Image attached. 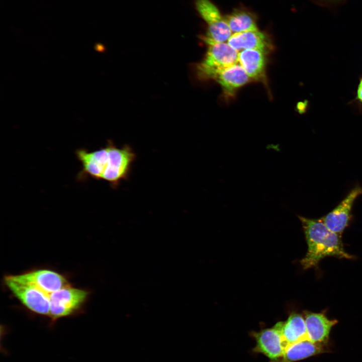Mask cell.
Segmentation results:
<instances>
[{
  "mask_svg": "<svg viewBox=\"0 0 362 362\" xmlns=\"http://www.w3.org/2000/svg\"><path fill=\"white\" fill-rule=\"evenodd\" d=\"M265 54L256 49H245L239 52V63L250 78L259 79L263 77Z\"/></svg>",
  "mask_w": 362,
  "mask_h": 362,
  "instance_id": "15",
  "label": "cell"
},
{
  "mask_svg": "<svg viewBox=\"0 0 362 362\" xmlns=\"http://www.w3.org/2000/svg\"><path fill=\"white\" fill-rule=\"evenodd\" d=\"M256 341L253 351L261 353L271 362H278L283 356L286 345L282 336L280 323L272 328L252 333Z\"/></svg>",
  "mask_w": 362,
  "mask_h": 362,
  "instance_id": "9",
  "label": "cell"
},
{
  "mask_svg": "<svg viewBox=\"0 0 362 362\" xmlns=\"http://www.w3.org/2000/svg\"><path fill=\"white\" fill-rule=\"evenodd\" d=\"M5 283L27 309L34 313L49 316L50 302L48 294L34 286L16 281L9 276L5 278Z\"/></svg>",
  "mask_w": 362,
  "mask_h": 362,
  "instance_id": "5",
  "label": "cell"
},
{
  "mask_svg": "<svg viewBox=\"0 0 362 362\" xmlns=\"http://www.w3.org/2000/svg\"><path fill=\"white\" fill-rule=\"evenodd\" d=\"M224 18L233 34L258 30L253 17L245 11L238 10Z\"/></svg>",
  "mask_w": 362,
  "mask_h": 362,
  "instance_id": "16",
  "label": "cell"
},
{
  "mask_svg": "<svg viewBox=\"0 0 362 362\" xmlns=\"http://www.w3.org/2000/svg\"><path fill=\"white\" fill-rule=\"evenodd\" d=\"M88 292L70 286L53 292L49 295V317L52 323L58 319L76 314L84 304Z\"/></svg>",
  "mask_w": 362,
  "mask_h": 362,
  "instance_id": "3",
  "label": "cell"
},
{
  "mask_svg": "<svg viewBox=\"0 0 362 362\" xmlns=\"http://www.w3.org/2000/svg\"><path fill=\"white\" fill-rule=\"evenodd\" d=\"M361 82H362V80H361Z\"/></svg>",
  "mask_w": 362,
  "mask_h": 362,
  "instance_id": "18",
  "label": "cell"
},
{
  "mask_svg": "<svg viewBox=\"0 0 362 362\" xmlns=\"http://www.w3.org/2000/svg\"><path fill=\"white\" fill-rule=\"evenodd\" d=\"M203 61L197 66V73L202 79L209 72L239 63V52L226 42H211Z\"/></svg>",
  "mask_w": 362,
  "mask_h": 362,
  "instance_id": "6",
  "label": "cell"
},
{
  "mask_svg": "<svg viewBox=\"0 0 362 362\" xmlns=\"http://www.w3.org/2000/svg\"><path fill=\"white\" fill-rule=\"evenodd\" d=\"M77 159L81 164L78 178L89 177L108 182L113 188H117L122 180H127L136 154L128 145L118 147L109 140L106 146L89 151L86 149L75 151Z\"/></svg>",
  "mask_w": 362,
  "mask_h": 362,
  "instance_id": "1",
  "label": "cell"
},
{
  "mask_svg": "<svg viewBox=\"0 0 362 362\" xmlns=\"http://www.w3.org/2000/svg\"><path fill=\"white\" fill-rule=\"evenodd\" d=\"M203 79L216 80L225 93L231 94L236 88L247 83L250 78L239 63H237L228 67L212 70L205 75Z\"/></svg>",
  "mask_w": 362,
  "mask_h": 362,
  "instance_id": "10",
  "label": "cell"
},
{
  "mask_svg": "<svg viewBox=\"0 0 362 362\" xmlns=\"http://www.w3.org/2000/svg\"><path fill=\"white\" fill-rule=\"evenodd\" d=\"M304 319L309 339L312 341L326 345L332 328L337 323L322 313L304 312Z\"/></svg>",
  "mask_w": 362,
  "mask_h": 362,
  "instance_id": "11",
  "label": "cell"
},
{
  "mask_svg": "<svg viewBox=\"0 0 362 362\" xmlns=\"http://www.w3.org/2000/svg\"><path fill=\"white\" fill-rule=\"evenodd\" d=\"M280 330L286 347L296 342L309 339L304 318L300 314L293 313L285 322H279Z\"/></svg>",
  "mask_w": 362,
  "mask_h": 362,
  "instance_id": "14",
  "label": "cell"
},
{
  "mask_svg": "<svg viewBox=\"0 0 362 362\" xmlns=\"http://www.w3.org/2000/svg\"><path fill=\"white\" fill-rule=\"evenodd\" d=\"M361 195L362 187L355 186L333 210L320 218L331 231L342 236L351 221L354 203Z\"/></svg>",
  "mask_w": 362,
  "mask_h": 362,
  "instance_id": "7",
  "label": "cell"
},
{
  "mask_svg": "<svg viewBox=\"0 0 362 362\" xmlns=\"http://www.w3.org/2000/svg\"><path fill=\"white\" fill-rule=\"evenodd\" d=\"M196 8L208 25L203 40L211 42H228L233 33L217 8L210 0H195Z\"/></svg>",
  "mask_w": 362,
  "mask_h": 362,
  "instance_id": "4",
  "label": "cell"
},
{
  "mask_svg": "<svg viewBox=\"0 0 362 362\" xmlns=\"http://www.w3.org/2000/svg\"><path fill=\"white\" fill-rule=\"evenodd\" d=\"M308 245L307 253L300 262L304 269L317 267L320 261L328 256L352 259L344 249L340 236L331 231L321 218L298 216Z\"/></svg>",
  "mask_w": 362,
  "mask_h": 362,
  "instance_id": "2",
  "label": "cell"
},
{
  "mask_svg": "<svg viewBox=\"0 0 362 362\" xmlns=\"http://www.w3.org/2000/svg\"><path fill=\"white\" fill-rule=\"evenodd\" d=\"M227 43L238 52L256 49L266 53L271 48L267 37L258 30L233 34Z\"/></svg>",
  "mask_w": 362,
  "mask_h": 362,
  "instance_id": "12",
  "label": "cell"
},
{
  "mask_svg": "<svg viewBox=\"0 0 362 362\" xmlns=\"http://www.w3.org/2000/svg\"><path fill=\"white\" fill-rule=\"evenodd\" d=\"M9 276L16 281L34 286L48 295L70 286L68 281L63 275L47 269H36Z\"/></svg>",
  "mask_w": 362,
  "mask_h": 362,
  "instance_id": "8",
  "label": "cell"
},
{
  "mask_svg": "<svg viewBox=\"0 0 362 362\" xmlns=\"http://www.w3.org/2000/svg\"><path fill=\"white\" fill-rule=\"evenodd\" d=\"M357 97L359 100L362 102V82H361L358 88Z\"/></svg>",
  "mask_w": 362,
  "mask_h": 362,
  "instance_id": "17",
  "label": "cell"
},
{
  "mask_svg": "<svg viewBox=\"0 0 362 362\" xmlns=\"http://www.w3.org/2000/svg\"><path fill=\"white\" fill-rule=\"evenodd\" d=\"M325 345L305 339L289 345L278 362H296L326 352Z\"/></svg>",
  "mask_w": 362,
  "mask_h": 362,
  "instance_id": "13",
  "label": "cell"
}]
</instances>
